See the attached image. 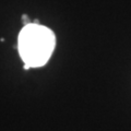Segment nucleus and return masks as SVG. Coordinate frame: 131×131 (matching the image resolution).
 <instances>
[{
    "instance_id": "f257e3e1",
    "label": "nucleus",
    "mask_w": 131,
    "mask_h": 131,
    "mask_svg": "<svg viewBox=\"0 0 131 131\" xmlns=\"http://www.w3.org/2000/svg\"><path fill=\"white\" fill-rule=\"evenodd\" d=\"M56 38L51 30L37 23H28L19 35V52L24 68H37L47 62L52 55Z\"/></svg>"
}]
</instances>
